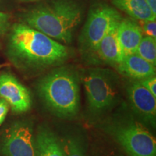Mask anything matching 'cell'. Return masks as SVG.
<instances>
[{
  "label": "cell",
  "mask_w": 156,
  "mask_h": 156,
  "mask_svg": "<svg viewBox=\"0 0 156 156\" xmlns=\"http://www.w3.org/2000/svg\"><path fill=\"white\" fill-rule=\"evenodd\" d=\"M7 54L22 71L40 73L63 64L69 56L67 46L24 23L12 27Z\"/></svg>",
  "instance_id": "cell-1"
},
{
  "label": "cell",
  "mask_w": 156,
  "mask_h": 156,
  "mask_svg": "<svg viewBox=\"0 0 156 156\" xmlns=\"http://www.w3.org/2000/svg\"><path fill=\"white\" fill-rule=\"evenodd\" d=\"M83 12V7L75 0H51L27 11L23 20L24 24L50 38L69 44Z\"/></svg>",
  "instance_id": "cell-2"
},
{
  "label": "cell",
  "mask_w": 156,
  "mask_h": 156,
  "mask_svg": "<svg viewBox=\"0 0 156 156\" xmlns=\"http://www.w3.org/2000/svg\"><path fill=\"white\" fill-rule=\"evenodd\" d=\"M80 74L73 67L58 66L37 84L39 97L51 112L62 119L77 116L80 106Z\"/></svg>",
  "instance_id": "cell-3"
},
{
  "label": "cell",
  "mask_w": 156,
  "mask_h": 156,
  "mask_svg": "<svg viewBox=\"0 0 156 156\" xmlns=\"http://www.w3.org/2000/svg\"><path fill=\"white\" fill-rule=\"evenodd\" d=\"M89 118L99 120L119 105L122 81L119 73L108 68L90 67L82 71Z\"/></svg>",
  "instance_id": "cell-4"
},
{
  "label": "cell",
  "mask_w": 156,
  "mask_h": 156,
  "mask_svg": "<svg viewBox=\"0 0 156 156\" xmlns=\"http://www.w3.org/2000/svg\"><path fill=\"white\" fill-rule=\"evenodd\" d=\"M102 129L127 156H156L155 138L132 113L124 108L105 120Z\"/></svg>",
  "instance_id": "cell-5"
},
{
  "label": "cell",
  "mask_w": 156,
  "mask_h": 156,
  "mask_svg": "<svg viewBox=\"0 0 156 156\" xmlns=\"http://www.w3.org/2000/svg\"><path fill=\"white\" fill-rule=\"evenodd\" d=\"M122 18L116 9L106 4L100 3L91 7L78 39L84 58L92 63L98 62L96 53L99 44Z\"/></svg>",
  "instance_id": "cell-6"
},
{
  "label": "cell",
  "mask_w": 156,
  "mask_h": 156,
  "mask_svg": "<svg viewBox=\"0 0 156 156\" xmlns=\"http://www.w3.org/2000/svg\"><path fill=\"white\" fill-rule=\"evenodd\" d=\"M2 152L5 156H36V136L30 121H17L4 136Z\"/></svg>",
  "instance_id": "cell-7"
},
{
  "label": "cell",
  "mask_w": 156,
  "mask_h": 156,
  "mask_svg": "<svg viewBox=\"0 0 156 156\" xmlns=\"http://www.w3.org/2000/svg\"><path fill=\"white\" fill-rule=\"evenodd\" d=\"M126 96L132 114L146 127L155 128L156 97L140 84L131 80L125 86Z\"/></svg>",
  "instance_id": "cell-8"
},
{
  "label": "cell",
  "mask_w": 156,
  "mask_h": 156,
  "mask_svg": "<svg viewBox=\"0 0 156 156\" xmlns=\"http://www.w3.org/2000/svg\"><path fill=\"white\" fill-rule=\"evenodd\" d=\"M0 98L16 114L28 112L32 106L30 93L14 75L8 73L0 75Z\"/></svg>",
  "instance_id": "cell-9"
},
{
  "label": "cell",
  "mask_w": 156,
  "mask_h": 156,
  "mask_svg": "<svg viewBox=\"0 0 156 156\" xmlns=\"http://www.w3.org/2000/svg\"><path fill=\"white\" fill-rule=\"evenodd\" d=\"M116 69L122 75L134 80L155 76V66L136 53L124 56Z\"/></svg>",
  "instance_id": "cell-10"
},
{
  "label": "cell",
  "mask_w": 156,
  "mask_h": 156,
  "mask_svg": "<svg viewBox=\"0 0 156 156\" xmlns=\"http://www.w3.org/2000/svg\"><path fill=\"white\" fill-rule=\"evenodd\" d=\"M119 23L111 29L103 37L97 49L98 62H102L116 68L124 58L122 47L117 36Z\"/></svg>",
  "instance_id": "cell-11"
},
{
  "label": "cell",
  "mask_w": 156,
  "mask_h": 156,
  "mask_svg": "<svg viewBox=\"0 0 156 156\" xmlns=\"http://www.w3.org/2000/svg\"><path fill=\"white\" fill-rule=\"evenodd\" d=\"M117 36L124 55L136 53L143 34L134 20L122 18L117 27Z\"/></svg>",
  "instance_id": "cell-12"
},
{
  "label": "cell",
  "mask_w": 156,
  "mask_h": 156,
  "mask_svg": "<svg viewBox=\"0 0 156 156\" xmlns=\"http://www.w3.org/2000/svg\"><path fill=\"white\" fill-rule=\"evenodd\" d=\"M36 156H65L59 138L51 130L41 126L36 135Z\"/></svg>",
  "instance_id": "cell-13"
},
{
  "label": "cell",
  "mask_w": 156,
  "mask_h": 156,
  "mask_svg": "<svg viewBox=\"0 0 156 156\" xmlns=\"http://www.w3.org/2000/svg\"><path fill=\"white\" fill-rule=\"evenodd\" d=\"M115 7L126 13L132 19L142 22L155 20L156 15H153L145 0H111Z\"/></svg>",
  "instance_id": "cell-14"
},
{
  "label": "cell",
  "mask_w": 156,
  "mask_h": 156,
  "mask_svg": "<svg viewBox=\"0 0 156 156\" xmlns=\"http://www.w3.org/2000/svg\"><path fill=\"white\" fill-rule=\"evenodd\" d=\"M60 140L65 156H86L87 147L83 136L67 134Z\"/></svg>",
  "instance_id": "cell-15"
},
{
  "label": "cell",
  "mask_w": 156,
  "mask_h": 156,
  "mask_svg": "<svg viewBox=\"0 0 156 156\" xmlns=\"http://www.w3.org/2000/svg\"><path fill=\"white\" fill-rule=\"evenodd\" d=\"M136 54L150 62L156 65V39L149 36H143L140 41Z\"/></svg>",
  "instance_id": "cell-16"
},
{
  "label": "cell",
  "mask_w": 156,
  "mask_h": 156,
  "mask_svg": "<svg viewBox=\"0 0 156 156\" xmlns=\"http://www.w3.org/2000/svg\"><path fill=\"white\" fill-rule=\"evenodd\" d=\"M90 156V155H89ZM90 156H124L116 148L110 146L98 147L94 150Z\"/></svg>",
  "instance_id": "cell-17"
},
{
  "label": "cell",
  "mask_w": 156,
  "mask_h": 156,
  "mask_svg": "<svg viewBox=\"0 0 156 156\" xmlns=\"http://www.w3.org/2000/svg\"><path fill=\"white\" fill-rule=\"evenodd\" d=\"M142 34L145 36H149L156 39V22L155 20L145 21L142 25Z\"/></svg>",
  "instance_id": "cell-18"
},
{
  "label": "cell",
  "mask_w": 156,
  "mask_h": 156,
  "mask_svg": "<svg viewBox=\"0 0 156 156\" xmlns=\"http://www.w3.org/2000/svg\"><path fill=\"white\" fill-rule=\"evenodd\" d=\"M138 81V80H137ZM140 84L145 87L149 92H151L154 96L156 97V77L155 76H152L145 79L139 80Z\"/></svg>",
  "instance_id": "cell-19"
},
{
  "label": "cell",
  "mask_w": 156,
  "mask_h": 156,
  "mask_svg": "<svg viewBox=\"0 0 156 156\" xmlns=\"http://www.w3.org/2000/svg\"><path fill=\"white\" fill-rule=\"evenodd\" d=\"M9 15L0 12V37L3 36L9 28Z\"/></svg>",
  "instance_id": "cell-20"
},
{
  "label": "cell",
  "mask_w": 156,
  "mask_h": 156,
  "mask_svg": "<svg viewBox=\"0 0 156 156\" xmlns=\"http://www.w3.org/2000/svg\"><path fill=\"white\" fill-rule=\"evenodd\" d=\"M9 111V105L4 99H0V125L5 121Z\"/></svg>",
  "instance_id": "cell-21"
},
{
  "label": "cell",
  "mask_w": 156,
  "mask_h": 156,
  "mask_svg": "<svg viewBox=\"0 0 156 156\" xmlns=\"http://www.w3.org/2000/svg\"><path fill=\"white\" fill-rule=\"evenodd\" d=\"M145 2L153 15H156V0H145Z\"/></svg>",
  "instance_id": "cell-22"
},
{
  "label": "cell",
  "mask_w": 156,
  "mask_h": 156,
  "mask_svg": "<svg viewBox=\"0 0 156 156\" xmlns=\"http://www.w3.org/2000/svg\"><path fill=\"white\" fill-rule=\"evenodd\" d=\"M22 2H36V1H39V0H20Z\"/></svg>",
  "instance_id": "cell-23"
},
{
  "label": "cell",
  "mask_w": 156,
  "mask_h": 156,
  "mask_svg": "<svg viewBox=\"0 0 156 156\" xmlns=\"http://www.w3.org/2000/svg\"><path fill=\"white\" fill-rule=\"evenodd\" d=\"M0 1H1V0H0Z\"/></svg>",
  "instance_id": "cell-24"
}]
</instances>
